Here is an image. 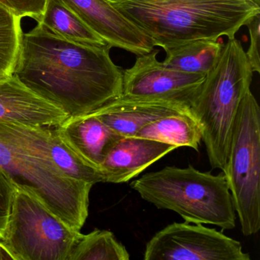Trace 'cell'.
<instances>
[{"instance_id": "cell-1", "label": "cell", "mask_w": 260, "mask_h": 260, "mask_svg": "<svg viewBox=\"0 0 260 260\" xmlns=\"http://www.w3.org/2000/svg\"><path fill=\"white\" fill-rule=\"evenodd\" d=\"M111 48L67 40L38 23L22 35L13 75L68 116L86 115L122 94L124 71Z\"/></svg>"}, {"instance_id": "cell-2", "label": "cell", "mask_w": 260, "mask_h": 260, "mask_svg": "<svg viewBox=\"0 0 260 260\" xmlns=\"http://www.w3.org/2000/svg\"><path fill=\"white\" fill-rule=\"evenodd\" d=\"M48 127L0 122V169L13 185L36 194L72 228L89 214L92 183L68 177L50 157Z\"/></svg>"}, {"instance_id": "cell-3", "label": "cell", "mask_w": 260, "mask_h": 260, "mask_svg": "<svg viewBox=\"0 0 260 260\" xmlns=\"http://www.w3.org/2000/svg\"><path fill=\"white\" fill-rule=\"evenodd\" d=\"M109 1L164 51L199 39H233L260 14L255 0Z\"/></svg>"}, {"instance_id": "cell-4", "label": "cell", "mask_w": 260, "mask_h": 260, "mask_svg": "<svg viewBox=\"0 0 260 260\" xmlns=\"http://www.w3.org/2000/svg\"><path fill=\"white\" fill-rule=\"evenodd\" d=\"M253 73L240 41L228 39L190 104L212 169L224 168L237 112Z\"/></svg>"}, {"instance_id": "cell-5", "label": "cell", "mask_w": 260, "mask_h": 260, "mask_svg": "<svg viewBox=\"0 0 260 260\" xmlns=\"http://www.w3.org/2000/svg\"><path fill=\"white\" fill-rule=\"evenodd\" d=\"M131 187L146 202L174 211L188 223L235 228V208L223 172L166 167L135 179Z\"/></svg>"}, {"instance_id": "cell-6", "label": "cell", "mask_w": 260, "mask_h": 260, "mask_svg": "<svg viewBox=\"0 0 260 260\" xmlns=\"http://www.w3.org/2000/svg\"><path fill=\"white\" fill-rule=\"evenodd\" d=\"M243 235L260 230V108L251 90L243 97L223 171Z\"/></svg>"}, {"instance_id": "cell-7", "label": "cell", "mask_w": 260, "mask_h": 260, "mask_svg": "<svg viewBox=\"0 0 260 260\" xmlns=\"http://www.w3.org/2000/svg\"><path fill=\"white\" fill-rule=\"evenodd\" d=\"M81 236L36 194L16 187L5 236L0 240L15 260H68Z\"/></svg>"}, {"instance_id": "cell-8", "label": "cell", "mask_w": 260, "mask_h": 260, "mask_svg": "<svg viewBox=\"0 0 260 260\" xmlns=\"http://www.w3.org/2000/svg\"><path fill=\"white\" fill-rule=\"evenodd\" d=\"M145 260H250L241 243L202 223L167 225L146 245Z\"/></svg>"}, {"instance_id": "cell-9", "label": "cell", "mask_w": 260, "mask_h": 260, "mask_svg": "<svg viewBox=\"0 0 260 260\" xmlns=\"http://www.w3.org/2000/svg\"><path fill=\"white\" fill-rule=\"evenodd\" d=\"M159 51L137 56L135 64L123 71L122 94L135 100L167 102L188 106L205 75L167 68L157 60Z\"/></svg>"}, {"instance_id": "cell-10", "label": "cell", "mask_w": 260, "mask_h": 260, "mask_svg": "<svg viewBox=\"0 0 260 260\" xmlns=\"http://www.w3.org/2000/svg\"><path fill=\"white\" fill-rule=\"evenodd\" d=\"M111 48L135 55L151 52V39L120 13L109 0H60Z\"/></svg>"}, {"instance_id": "cell-11", "label": "cell", "mask_w": 260, "mask_h": 260, "mask_svg": "<svg viewBox=\"0 0 260 260\" xmlns=\"http://www.w3.org/2000/svg\"><path fill=\"white\" fill-rule=\"evenodd\" d=\"M68 118L62 109L28 89L13 74L0 76V122L52 127Z\"/></svg>"}, {"instance_id": "cell-12", "label": "cell", "mask_w": 260, "mask_h": 260, "mask_svg": "<svg viewBox=\"0 0 260 260\" xmlns=\"http://www.w3.org/2000/svg\"><path fill=\"white\" fill-rule=\"evenodd\" d=\"M176 149V146L154 140L121 137L108 152L100 171L104 182L124 183Z\"/></svg>"}, {"instance_id": "cell-13", "label": "cell", "mask_w": 260, "mask_h": 260, "mask_svg": "<svg viewBox=\"0 0 260 260\" xmlns=\"http://www.w3.org/2000/svg\"><path fill=\"white\" fill-rule=\"evenodd\" d=\"M183 112L191 111L188 106L176 103L135 100L121 95L90 113L121 137H134L152 121Z\"/></svg>"}, {"instance_id": "cell-14", "label": "cell", "mask_w": 260, "mask_h": 260, "mask_svg": "<svg viewBox=\"0 0 260 260\" xmlns=\"http://www.w3.org/2000/svg\"><path fill=\"white\" fill-rule=\"evenodd\" d=\"M54 128L83 160L99 170L109 150L121 138L92 113L69 117Z\"/></svg>"}, {"instance_id": "cell-15", "label": "cell", "mask_w": 260, "mask_h": 260, "mask_svg": "<svg viewBox=\"0 0 260 260\" xmlns=\"http://www.w3.org/2000/svg\"><path fill=\"white\" fill-rule=\"evenodd\" d=\"M134 137L160 141L176 147H188L199 151L202 129L191 112H177L152 121Z\"/></svg>"}, {"instance_id": "cell-16", "label": "cell", "mask_w": 260, "mask_h": 260, "mask_svg": "<svg viewBox=\"0 0 260 260\" xmlns=\"http://www.w3.org/2000/svg\"><path fill=\"white\" fill-rule=\"evenodd\" d=\"M223 45L219 39L186 42L165 50L167 56L162 63L176 71L206 76L217 63Z\"/></svg>"}, {"instance_id": "cell-17", "label": "cell", "mask_w": 260, "mask_h": 260, "mask_svg": "<svg viewBox=\"0 0 260 260\" xmlns=\"http://www.w3.org/2000/svg\"><path fill=\"white\" fill-rule=\"evenodd\" d=\"M39 23L57 36L71 42L88 45H107L60 0H48L43 17Z\"/></svg>"}, {"instance_id": "cell-18", "label": "cell", "mask_w": 260, "mask_h": 260, "mask_svg": "<svg viewBox=\"0 0 260 260\" xmlns=\"http://www.w3.org/2000/svg\"><path fill=\"white\" fill-rule=\"evenodd\" d=\"M48 128V152L54 164L68 177L94 184L104 182L103 174L83 160L73 150L55 131Z\"/></svg>"}, {"instance_id": "cell-19", "label": "cell", "mask_w": 260, "mask_h": 260, "mask_svg": "<svg viewBox=\"0 0 260 260\" xmlns=\"http://www.w3.org/2000/svg\"><path fill=\"white\" fill-rule=\"evenodd\" d=\"M130 254L115 234L106 230H94L82 234L68 260H129Z\"/></svg>"}, {"instance_id": "cell-20", "label": "cell", "mask_w": 260, "mask_h": 260, "mask_svg": "<svg viewBox=\"0 0 260 260\" xmlns=\"http://www.w3.org/2000/svg\"><path fill=\"white\" fill-rule=\"evenodd\" d=\"M21 21L0 5V76L14 72L23 35Z\"/></svg>"}, {"instance_id": "cell-21", "label": "cell", "mask_w": 260, "mask_h": 260, "mask_svg": "<svg viewBox=\"0 0 260 260\" xmlns=\"http://www.w3.org/2000/svg\"><path fill=\"white\" fill-rule=\"evenodd\" d=\"M48 0H0V5L16 17L31 18L39 23L43 17Z\"/></svg>"}, {"instance_id": "cell-22", "label": "cell", "mask_w": 260, "mask_h": 260, "mask_svg": "<svg viewBox=\"0 0 260 260\" xmlns=\"http://www.w3.org/2000/svg\"><path fill=\"white\" fill-rule=\"evenodd\" d=\"M15 190L11 179L0 169V240L5 236Z\"/></svg>"}, {"instance_id": "cell-23", "label": "cell", "mask_w": 260, "mask_h": 260, "mask_svg": "<svg viewBox=\"0 0 260 260\" xmlns=\"http://www.w3.org/2000/svg\"><path fill=\"white\" fill-rule=\"evenodd\" d=\"M246 26L249 29L250 45L246 54L252 71L259 74L260 14L255 16Z\"/></svg>"}, {"instance_id": "cell-24", "label": "cell", "mask_w": 260, "mask_h": 260, "mask_svg": "<svg viewBox=\"0 0 260 260\" xmlns=\"http://www.w3.org/2000/svg\"><path fill=\"white\" fill-rule=\"evenodd\" d=\"M0 259L7 260L13 259L15 260L14 256L12 254L11 251L7 247V245L1 240L0 241Z\"/></svg>"}, {"instance_id": "cell-25", "label": "cell", "mask_w": 260, "mask_h": 260, "mask_svg": "<svg viewBox=\"0 0 260 260\" xmlns=\"http://www.w3.org/2000/svg\"><path fill=\"white\" fill-rule=\"evenodd\" d=\"M255 1H256V2L260 3V0H255Z\"/></svg>"}]
</instances>
